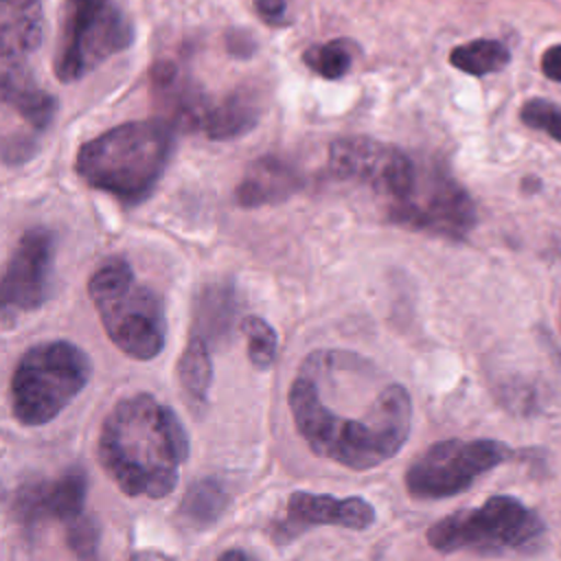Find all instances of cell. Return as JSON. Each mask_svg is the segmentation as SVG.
<instances>
[{
    "mask_svg": "<svg viewBox=\"0 0 561 561\" xmlns=\"http://www.w3.org/2000/svg\"><path fill=\"white\" fill-rule=\"evenodd\" d=\"M287 401L294 425L311 451L353 471L390 460L405 445L412 427V397L394 381L386 383L370 410L346 414L309 375L298 370Z\"/></svg>",
    "mask_w": 561,
    "mask_h": 561,
    "instance_id": "1",
    "label": "cell"
},
{
    "mask_svg": "<svg viewBox=\"0 0 561 561\" xmlns=\"http://www.w3.org/2000/svg\"><path fill=\"white\" fill-rule=\"evenodd\" d=\"M188 456V436L171 408L147 392L121 399L99 434V460L127 495L164 497Z\"/></svg>",
    "mask_w": 561,
    "mask_h": 561,
    "instance_id": "2",
    "label": "cell"
},
{
    "mask_svg": "<svg viewBox=\"0 0 561 561\" xmlns=\"http://www.w3.org/2000/svg\"><path fill=\"white\" fill-rule=\"evenodd\" d=\"M173 147L175 127L169 121H129L83 142L75 171L90 188L134 206L156 191Z\"/></svg>",
    "mask_w": 561,
    "mask_h": 561,
    "instance_id": "3",
    "label": "cell"
},
{
    "mask_svg": "<svg viewBox=\"0 0 561 561\" xmlns=\"http://www.w3.org/2000/svg\"><path fill=\"white\" fill-rule=\"evenodd\" d=\"M88 296L118 351L147 362L164 348L167 320L162 302L149 285L136 278L127 259H105L88 280Z\"/></svg>",
    "mask_w": 561,
    "mask_h": 561,
    "instance_id": "4",
    "label": "cell"
},
{
    "mask_svg": "<svg viewBox=\"0 0 561 561\" xmlns=\"http://www.w3.org/2000/svg\"><path fill=\"white\" fill-rule=\"evenodd\" d=\"M92 364L83 348L66 340L31 346L11 377V408L20 423L53 421L90 381Z\"/></svg>",
    "mask_w": 561,
    "mask_h": 561,
    "instance_id": "5",
    "label": "cell"
},
{
    "mask_svg": "<svg viewBox=\"0 0 561 561\" xmlns=\"http://www.w3.org/2000/svg\"><path fill=\"white\" fill-rule=\"evenodd\" d=\"M541 517L511 495H493L478 508H465L434 522L425 539L438 552L497 554L533 548L543 537Z\"/></svg>",
    "mask_w": 561,
    "mask_h": 561,
    "instance_id": "6",
    "label": "cell"
},
{
    "mask_svg": "<svg viewBox=\"0 0 561 561\" xmlns=\"http://www.w3.org/2000/svg\"><path fill=\"white\" fill-rule=\"evenodd\" d=\"M136 31L118 0H64V20L55 55L61 83H72L103 61L127 50Z\"/></svg>",
    "mask_w": 561,
    "mask_h": 561,
    "instance_id": "7",
    "label": "cell"
},
{
    "mask_svg": "<svg viewBox=\"0 0 561 561\" xmlns=\"http://www.w3.org/2000/svg\"><path fill=\"white\" fill-rule=\"evenodd\" d=\"M513 458L515 451L493 438L438 440L408 467L405 489L416 500L451 497Z\"/></svg>",
    "mask_w": 561,
    "mask_h": 561,
    "instance_id": "8",
    "label": "cell"
},
{
    "mask_svg": "<svg viewBox=\"0 0 561 561\" xmlns=\"http://www.w3.org/2000/svg\"><path fill=\"white\" fill-rule=\"evenodd\" d=\"M55 234L44 226L24 230L0 272V318L31 313L53 294Z\"/></svg>",
    "mask_w": 561,
    "mask_h": 561,
    "instance_id": "9",
    "label": "cell"
},
{
    "mask_svg": "<svg viewBox=\"0 0 561 561\" xmlns=\"http://www.w3.org/2000/svg\"><path fill=\"white\" fill-rule=\"evenodd\" d=\"M377 513L364 497H333L327 493L294 491L285 506V517L274 524V537L289 541L302 530L313 526H342L351 530H364L373 526Z\"/></svg>",
    "mask_w": 561,
    "mask_h": 561,
    "instance_id": "10",
    "label": "cell"
},
{
    "mask_svg": "<svg viewBox=\"0 0 561 561\" xmlns=\"http://www.w3.org/2000/svg\"><path fill=\"white\" fill-rule=\"evenodd\" d=\"M399 204V221H405L414 228H425L449 237H462L476 224V210L469 195L460 184L445 175L434 178L425 193L419 197V202L403 199Z\"/></svg>",
    "mask_w": 561,
    "mask_h": 561,
    "instance_id": "11",
    "label": "cell"
},
{
    "mask_svg": "<svg viewBox=\"0 0 561 561\" xmlns=\"http://www.w3.org/2000/svg\"><path fill=\"white\" fill-rule=\"evenodd\" d=\"M88 493V478L83 469L72 467L55 480H39L18 489L13 497V513L24 526L46 519H61L70 524L83 515Z\"/></svg>",
    "mask_w": 561,
    "mask_h": 561,
    "instance_id": "12",
    "label": "cell"
},
{
    "mask_svg": "<svg viewBox=\"0 0 561 561\" xmlns=\"http://www.w3.org/2000/svg\"><path fill=\"white\" fill-rule=\"evenodd\" d=\"M149 88L158 107L169 114L164 121L180 129H202L213 101L175 61H156L149 70Z\"/></svg>",
    "mask_w": 561,
    "mask_h": 561,
    "instance_id": "13",
    "label": "cell"
},
{
    "mask_svg": "<svg viewBox=\"0 0 561 561\" xmlns=\"http://www.w3.org/2000/svg\"><path fill=\"white\" fill-rule=\"evenodd\" d=\"M42 39V0H0V66H24Z\"/></svg>",
    "mask_w": 561,
    "mask_h": 561,
    "instance_id": "14",
    "label": "cell"
},
{
    "mask_svg": "<svg viewBox=\"0 0 561 561\" xmlns=\"http://www.w3.org/2000/svg\"><path fill=\"white\" fill-rule=\"evenodd\" d=\"M394 153L397 149L383 147L373 138H340L331 142L329 167L337 178L366 180L381 191Z\"/></svg>",
    "mask_w": 561,
    "mask_h": 561,
    "instance_id": "15",
    "label": "cell"
},
{
    "mask_svg": "<svg viewBox=\"0 0 561 561\" xmlns=\"http://www.w3.org/2000/svg\"><path fill=\"white\" fill-rule=\"evenodd\" d=\"M0 107L20 114L33 129L44 131L57 112V101L42 90L24 66H0Z\"/></svg>",
    "mask_w": 561,
    "mask_h": 561,
    "instance_id": "16",
    "label": "cell"
},
{
    "mask_svg": "<svg viewBox=\"0 0 561 561\" xmlns=\"http://www.w3.org/2000/svg\"><path fill=\"white\" fill-rule=\"evenodd\" d=\"M298 186H300V178L287 162L265 156L250 164L234 195L241 206L254 208L263 204L283 202L289 195H294Z\"/></svg>",
    "mask_w": 561,
    "mask_h": 561,
    "instance_id": "17",
    "label": "cell"
},
{
    "mask_svg": "<svg viewBox=\"0 0 561 561\" xmlns=\"http://www.w3.org/2000/svg\"><path fill=\"white\" fill-rule=\"evenodd\" d=\"M237 313L234 287L230 283H210L202 287L195 300V335L206 342H221L230 335Z\"/></svg>",
    "mask_w": 561,
    "mask_h": 561,
    "instance_id": "18",
    "label": "cell"
},
{
    "mask_svg": "<svg viewBox=\"0 0 561 561\" xmlns=\"http://www.w3.org/2000/svg\"><path fill=\"white\" fill-rule=\"evenodd\" d=\"M259 121V105L252 92L234 90L224 101L210 103L202 129L213 140H230L250 131Z\"/></svg>",
    "mask_w": 561,
    "mask_h": 561,
    "instance_id": "19",
    "label": "cell"
},
{
    "mask_svg": "<svg viewBox=\"0 0 561 561\" xmlns=\"http://www.w3.org/2000/svg\"><path fill=\"white\" fill-rule=\"evenodd\" d=\"M178 377L188 399V405L195 410H202L208 401V388L213 381V362H210L208 342L195 333H191L182 351V357L178 362Z\"/></svg>",
    "mask_w": 561,
    "mask_h": 561,
    "instance_id": "20",
    "label": "cell"
},
{
    "mask_svg": "<svg viewBox=\"0 0 561 561\" xmlns=\"http://www.w3.org/2000/svg\"><path fill=\"white\" fill-rule=\"evenodd\" d=\"M228 506V491L215 478H202L188 486L180 504V517L191 526L215 524Z\"/></svg>",
    "mask_w": 561,
    "mask_h": 561,
    "instance_id": "21",
    "label": "cell"
},
{
    "mask_svg": "<svg viewBox=\"0 0 561 561\" xmlns=\"http://www.w3.org/2000/svg\"><path fill=\"white\" fill-rule=\"evenodd\" d=\"M449 61L462 72L482 77L502 70L511 61V53L497 39H473L469 44L456 46L449 53Z\"/></svg>",
    "mask_w": 561,
    "mask_h": 561,
    "instance_id": "22",
    "label": "cell"
},
{
    "mask_svg": "<svg viewBox=\"0 0 561 561\" xmlns=\"http://www.w3.org/2000/svg\"><path fill=\"white\" fill-rule=\"evenodd\" d=\"M248 340V357L256 368H270L276 357V331L259 316H248L241 322Z\"/></svg>",
    "mask_w": 561,
    "mask_h": 561,
    "instance_id": "23",
    "label": "cell"
},
{
    "mask_svg": "<svg viewBox=\"0 0 561 561\" xmlns=\"http://www.w3.org/2000/svg\"><path fill=\"white\" fill-rule=\"evenodd\" d=\"M305 61L324 79H340L351 68V53L342 42H329L311 48Z\"/></svg>",
    "mask_w": 561,
    "mask_h": 561,
    "instance_id": "24",
    "label": "cell"
},
{
    "mask_svg": "<svg viewBox=\"0 0 561 561\" xmlns=\"http://www.w3.org/2000/svg\"><path fill=\"white\" fill-rule=\"evenodd\" d=\"M99 524L90 515H81L68 524V546L79 561H99Z\"/></svg>",
    "mask_w": 561,
    "mask_h": 561,
    "instance_id": "25",
    "label": "cell"
},
{
    "mask_svg": "<svg viewBox=\"0 0 561 561\" xmlns=\"http://www.w3.org/2000/svg\"><path fill=\"white\" fill-rule=\"evenodd\" d=\"M519 116L524 125L533 129H543L550 138L561 142V107L559 105L543 99H533L524 103Z\"/></svg>",
    "mask_w": 561,
    "mask_h": 561,
    "instance_id": "26",
    "label": "cell"
},
{
    "mask_svg": "<svg viewBox=\"0 0 561 561\" xmlns=\"http://www.w3.org/2000/svg\"><path fill=\"white\" fill-rule=\"evenodd\" d=\"M541 70L548 79L561 81V44L550 46L541 57Z\"/></svg>",
    "mask_w": 561,
    "mask_h": 561,
    "instance_id": "27",
    "label": "cell"
},
{
    "mask_svg": "<svg viewBox=\"0 0 561 561\" xmlns=\"http://www.w3.org/2000/svg\"><path fill=\"white\" fill-rule=\"evenodd\" d=\"M254 7L265 22H280V18L287 11L285 0H254Z\"/></svg>",
    "mask_w": 561,
    "mask_h": 561,
    "instance_id": "28",
    "label": "cell"
},
{
    "mask_svg": "<svg viewBox=\"0 0 561 561\" xmlns=\"http://www.w3.org/2000/svg\"><path fill=\"white\" fill-rule=\"evenodd\" d=\"M228 48H230V53L241 55V57L250 55L252 53V39L245 33H241V31H232L228 35Z\"/></svg>",
    "mask_w": 561,
    "mask_h": 561,
    "instance_id": "29",
    "label": "cell"
},
{
    "mask_svg": "<svg viewBox=\"0 0 561 561\" xmlns=\"http://www.w3.org/2000/svg\"><path fill=\"white\" fill-rule=\"evenodd\" d=\"M217 561H256V559L252 554H248L245 550H241V548H230L224 554H219Z\"/></svg>",
    "mask_w": 561,
    "mask_h": 561,
    "instance_id": "30",
    "label": "cell"
}]
</instances>
